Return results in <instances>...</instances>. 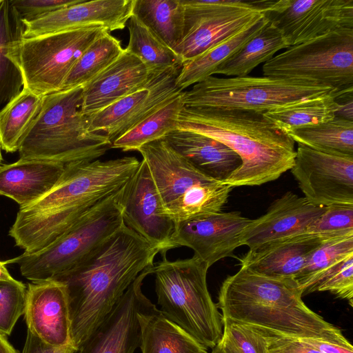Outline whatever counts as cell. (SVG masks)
I'll return each instance as SVG.
<instances>
[{"instance_id":"cell-23","label":"cell","mask_w":353,"mask_h":353,"mask_svg":"<svg viewBox=\"0 0 353 353\" xmlns=\"http://www.w3.org/2000/svg\"><path fill=\"white\" fill-rule=\"evenodd\" d=\"M323 240L307 232L274 240L249 250L239 259L240 265L263 276L295 280L307 256Z\"/></svg>"},{"instance_id":"cell-50","label":"cell","mask_w":353,"mask_h":353,"mask_svg":"<svg viewBox=\"0 0 353 353\" xmlns=\"http://www.w3.org/2000/svg\"><path fill=\"white\" fill-rule=\"evenodd\" d=\"M1 150H2V147H1V141H0V165H1V161H2Z\"/></svg>"},{"instance_id":"cell-9","label":"cell","mask_w":353,"mask_h":353,"mask_svg":"<svg viewBox=\"0 0 353 353\" xmlns=\"http://www.w3.org/2000/svg\"><path fill=\"white\" fill-rule=\"evenodd\" d=\"M265 77L305 80L331 88L336 97L353 92V29H342L290 46L263 63Z\"/></svg>"},{"instance_id":"cell-45","label":"cell","mask_w":353,"mask_h":353,"mask_svg":"<svg viewBox=\"0 0 353 353\" xmlns=\"http://www.w3.org/2000/svg\"><path fill=\"white\" fill-rule=\"evenodd\" d=\"M321 353H353L351 343L342 335L339 337L302 338Z\"/></svg>"},{"instance_id":"cell-43","label":"cell","mask_w":353,"mask_h":353,"mask_svg":"<svg viewBox=\"0 0 353 353\" xmlns=\"http://www.w3.org/2000/svg\"><path fill=\"white\" fill-rule=\"evenodd\" d=\"M81 0H10L22 22L37 19Z\"/></svg>"},{"instance_id":"cell-2","label":"cell","mask_w":353,"mask_h":353,"mask_svg":"<svg viewBox=\"0 0 353 353\" xmlns=\"http://www.w3.org/2000/svg\"><path fill=\"white\" fill-rule=\"evenodd\" d=\"M158 253L124 224L87 260L52 279L65 288L74 347L104 321L138 276L154 265Z\"/></svg>"},{"instance_id":"cell-21","label":"cell","mask_w":353,"mask_h":353,"mask_svg":"<svg viewBox=\"0 0 353 353\" xmlns=\"http://www.w3.org/2000/svg\"><path fill=\"white\" fill-rule=\"evenodd\" d=\"M138 152L148 167L168 215L193 188L216 181L201 173L164 139L147 143Z\"/></svg>"},{"instance_id":"cell-8","label":"cell","mask_w":353,"mask_h":353,"mask_svg":"<svg viewBox=\"0 0 353 353\" xmlns=\"http://www.w3.org/2000/svg\"><path fill=\"white\" fill-rule=\"evenodd\" d=\"M334 90L317 83L269 77L210 76L183 91V106L265 112L280 105Z\"/></svg>"},{"instance_id":"cell-18","label":"cell","mask_w":353,"mask_h":353,"mask_svg":"<svg viewBox=\"0 0 353 353\" xmlns=\"http://www.w3.org/2000/svg\"><path fill=\"white\" fill-rule=\"evenodd\" d=\"M134 0H81L77 3L23 22V38H32L92 26L108 32L123 30L132 14Z\"/></svg>"},{"instance_id":"cell-1","label":"cell","mask_w":353,"mask_h":353,"mask_svg":"<svg viewBox=\"0 0 353 353\" xmlns=\"http://www.w3.org/2000/svg\"><path fill=\"white\" fill-rule=\"evenodd\" d=\"M140 161L134 157L75 162L65 165L54 187L21 207L9 235L23 253L48 246L131 178Z\"/></svg>"},{"instance_id":"cell-5","label":"cell","mask_w":353,"mask_h":353,"mask_svg":"<svg viewBox=\"0 0 353 353\" xmlns=\"http://www.w3.org/2000/svg\"><path fill=\"white\" fill-rule=\"evenodd\" d=\"M83 86L43 97L41 110L18 150L19 159L46 160L65 165L98 159L111 148L101 133L88 130L82 114Z\"/></svg>"},{"instance_id":"cell-49","label":"cell","mask_w":353,"mask_h":353,"mask_svg":"<svg viewBox=\"0 0 353 353\" xmlns=\"http://www.w3.org/2000/svg\"><path fill=\"white\" fill-rule=\"evenodd\" d=\"M210 353H225L224 351L223 350L222 347H221V345H219V343H218L215 347H214L212 349V351Z\"/></svg>"},{"instance_id":"cell-34","label":"cell","mask_w":353,"mask_h":353,"mask_svg":"<svg viewBox=\"0 0 353 353\" xmlns=\"http://www.w3.org/2000/svg\"><path fill=\"white\" fill-rule=\"evenodd\" d=\"M288 134L299 145L353 157V121L335 116L328 121L294 129Z\"/></svg>"},{"instance_id":"cell-25","label":"cell","mask_w":353,"mask_h":353,"mask_svg":"<svg viewBox=\"0 0 353 353\" xmlns=\"http://www.w3.org/2000/svg\"><path fill=\"white\" fill-rule=\"evenodd\" d=\"M65 165L46 160L22 159L0 165V195L20 208L31 204L48 192L64 172Z\"/></svg>"},{"instance_id":"cell-15","label":"cell","mask_w":353,"mask_h":353,"mask_svg":"<svg viewBox=\"0 0 353 353\" xmlns=\"http://www.w3.org/2000/svg\"><path fill=\"white\" fill-rule=\"evenodd\" d=\"M181 67L156 74L144 87L88 117L91 132H104L114 141L181 93L176 79Z\"/></svg>"},{"instance_id":"cell-6","label":"cell","mask_w":353,"mask_h":353,"mask_svg":"<svg viewBox=\"0 0 353 353\" xmlns=\"http://www.w3.org/2000/svg\"><path fill=\"white\" fill-rule=\"evenodd\" d=\"M210 267L198 257L169 261L152 268L161 312L200 343L212 349L222 335L221 315L207 285Z\"/></svg>"},{"instance_id":"cell-14","label":"cell","mask_w":353,"mask_h":353,"mask_svg":"<svg viewBox=\"0 0 353 353\" xmlns=\"http://www.w3.org/2000/svg\"><path fill=\"white\" fill-rule=\"evenodd\" d=\"M120 203L125 225L158 248L162 256L174 248L176 223L168 214L143 159L123 187Z\"/></svg>"},{"instance_id":"cell-29","label":"cell","mask_w":353,"mask_h":353,"mask_svg":"<svg viewBox=\"0 0 353 353\" xmlns=\"http://www.w3.org/2000/svg\"><path fill=\"white\" fill-rule=\"evenodd\" d=\"M24 25L10 0L0 1V108L16 97L23 88L22 75L8 57L9 48L23 38Z\"/></svg>"},{"instance_id":"cell-39","label":"cell","mask_w":353,"mask_h":353,"mask_svg":"<svg viewBox=\"0 0 353 353\" xmlns=\"http://www.w3.org/2000/svg\"><path fill=\"white\" fill-rule=\"evenodd\" d=\"M353 254V234L324 239L307 256L295 279L303 293L325 270Z\"/></svg>"},{"instance_id":"cell-7","label":"cell","mask_w":353,"mask_h":353,"mask_svg":"<svg viewBox=\"0 0 353 353\" xmlns=\"http://www.w3.org/2000/svg\"><path fill=\"white\" fill-rule=\"evenodd\" d=\"M122 189L103 199L48 246L23 253L12 259V263H17L21 275L32 282L52 279L81 264L125 224Z\"/></svg>"},{"instance_id":"cell-26","label":"cell","mask_w":353,"mask_h":353,"mask_svg":"<svg viewBox=\"0 0 353 353\" xmlns=\"http://www.w3.org/2000/svg\"><path fill=\"white\" fill-rule=\"evenodd\" d=\"M141 353H208V348L165 316L156 305L138 314Z\"/></svg>"},{"instance_id":"cell-4","label":"cell","mask_w":353,"mask_h":353,"mask_svg":"<svg viewBox=\"0 0 353 353\" xmlns=\"http://www.w3.org/2000/svg\"><path fill=\"white\" fill-rule=\"evenodd\" d=\"M294 279H279L241 267L219 290L221 317L248 323L298 338L339 337L341 330L311 310Z\"/></svg>"},{"instance_id":"cell-35","label":"cell","mask_w":353,"mask_h":353,"mask_svg":"<svg viewBox=\"0 0 353 353\" xmlns=\"http://www.w3.org/2000/svg\"><path fill=\"white\" fill-rule=\"evenodd\" d=\"M126 26L129 41L125 50L138 57L152 74L181 67L179 56L136 16L132 14Z\"/></svg>"},{"instance_id":"cell-13","label":"cell","mask_w":353,"mask_h":353,"mask_svg":"<svg viewBox=\"0 0 353 353\" xmlns=\"http://www.w3.org/2000/svg\"><path fill=\"white\" fill-rule=\"evenodd\" d=\"M290 170L311 203L353 206V157L299 145Z\"/></svg>"},{"instance_id":"cell-22","label":"cell","mask_w":353,"mask_h":353,"mask_svg":"<svg viewBox=\"0 0 353 353\" xmlns=\"http://www.w3.org/2000/svg\"><path fill=\"white\" fill-rule=\"evenodd\" d=\"M155 75L124 49L116 61L83 86L82 114L90 117L145 86Z\"/></svg>"},{"instance_id":"cell-17","label":"cell","mask_w":353,"mask_h":353,"mask_svg":"<svg viewBox=\"0 0 353 353\" xmlns=\"http://www.w3.org/2000/svg\"><path fill=\"white\" fill-rule=\"evenodd\" d=\"M251 221L239 212H221L181 221L176 223L173 244L174 248H191L194 256L210 267L234 256V251L242 245V234Z\"/></svg>"},{"instance_id":"cell-3","label":"cell","mask_w":353,"mask_h":353,"mask_svg":"<svg viewBox=\"0 0 353 353\" xmlns=\"http://www.w3.org/2000/svg\"><path fill=\"white\" fill-rule=\"evenodd\" d=\"M177 128L218 140L239 156L241 166L223 182L232 188L274 181L294 163V141L263 112L183 106Z\"/></svg>"},{"instance_id":"cell-20","label":"cell","mask_w":353,"mask_h":353,"mask_svg":"<svg viewBox=\"0 0 353 353\" xmlns=\"http://www.w3.org/2000/svg\"><path fill=\"white\" fill-rule=\"evenodd\" d=\"M304 196L288 191L274 201L266 212L252 219L242 234V245L249 250L279 239L305 233L325 210Z\"/></svg>"},{"instance_id":"cell-44","label":"cell","mask_w":353,"mask_h":353,"mask_svg":"<svg viewBox=\"0 0 353 353\" xmlns=\"http://www.w3.org/2000/svg\"><path fill=\"white\" fill-rule=\"evenodd\" d=\"M269 353H321L302 338L278 334L272 342Z\"/></svg>"},{"instance_id":"cell-48","label":"cell","mask_w":353,"mask_h":353,"mask_svg":"<svg viewBox=\"0 0 353 353\" xmlns=\"http://www.w3.org/2000/svg\"><path fill=\"white\" fill-rule=\"evenodd\" d=\"M5 336L0 333V353H18Z\"/></svg>"},{"instance_id":"cell-40","label":"cell","mask_w":353,"mask_h":353,"mask_svg":"<svg viewBox=\"0 0 353 353\" xmlns=\"http://www.w3.org/2000/svg\"><path fill=\"white\" fill-rule=\"evenodd\" d=\"M328 291L338 298L353 303V254L347 256L321 273L303 294Z\"/></svg>"},{"instance_id":"cell-47","label":"cell","mask_w":353,"mask_h":353,"mask_svg":"<svg viewBox=\"0 0 353 353\" xmlns=\"http://www.w3.org/2000/svg\"><path fill=\"white\" fill-rule=\"evenodd\" d=\"M12 263V259L6 261H0V281H14V279L6 268V265Z\"/></svg>"},{"instance_id":"cell-28","label":"cell","mask_w":353,"mask_h":353,"mask_svg":"<svg viewBox=\"0 0 353 353\" xmlns=\"http://www.w3.org/2000/svg\"><path fill=\"white\" fill-rule=\"evenodd\" d=\"M337 109L334 92L301 99L263 112L264 117L285 133L332 119Z\"/></svg>"},{"instance_id":"cell-41","label":"cell","mask_w":353,"mask_h":353,"mask_svg":"<svg viewBox=\"0 0 353 353\" xmlns=\"http://www.w3.org/2000/svg\"><path fill=\"white\" fill-rule=\"evenodd\" d=\"M26 287L21 281H0V333L10 334L24 314Z\"/></svg>"},{"instance_id":"cell-31","label":"cell","mask_w":353,"mask_h":353,"mask_svg":"<svg viewBox=\"0 0 353 353\" xmlns=\"http://www.w3.org/2000/svg\"><path fill=\"white\" fill-rule=\"evenodd\" d=\"M289 47L281 32L268 21L239 52L223 62L214 74L248 76L260 63L271 59L276 52Z\"/></svg>"},{"instance_id":"cell-51","label":"cell","mask_w":353,"mask_h":353,"mask_svg":"<svg viewBox=\"0 0 353 353\" xmlns=\"http://www.w3.org/2000/svg\"><path fill=\"white\" fill-rule=\"evenodd\" d=\"M1 1V0H0Z\"/></svg>"},{"instance_id":"cell-42","label":"cell","mask_w":353,"mask_h":353,"mask_svg":"<svg viewBox=\"0 0 353 353\" xmlns=\"http://www.w3.org/2000/svg\"><path fill=\"white\" fill-rule=\"evenodd\" d=\"M306 232L327 239L353 234V206L332 205L307 229Z\"/></svg>"},{"instance_id":"cell-27","label":"cell","mask_w":353,"mask_h":353,"mask_svg":"<svg viewBox=\"0 0 353 353\" xmlns=\"http://www.w3.org/2000/svg\"><path fill=\"white\" fill-rule=\"evenodd\" d=\"M264 15L193 59L183 63L176 79L181 90L214 74L215 70L239 52L268 23Z\"/></svg>"},{"instance_id":"cell-33","label":"cell","mask_w":353,"mask_h":353,"mask_svg":"<svg viewBox=\"0 0 353 353\" xmlns=\"http://www.w3.org/2000/svg\"><path fill=\"white\" fill-rule=\"evenodd\" d=\"M183 91L114 141L111 148L138 150L147 143L163 139L176 129L183 107Z\"/></svg>"},{"instance_id":"cell-11","label":"cell","mask_w":353,"mask_h":353,"mask_svg":"<svg viewBox=\"0 0 353 353\" xmlns=\"http://www.w3.org/2000/svg\"><path fill=\"white\" fill-rule=\"evenodd\" d=\"M184 33L174 49L183 63L239 32L263 13L254 1L182 0Z\"/></svg>"},{"instance_id":"cell-19","label":"cell","mask_w":353,"mask_h":353,"mask_svg":"<svg viewBox=\"0 0 353 353\" xmlns=\"http://www.w3.org/2000/svg\"><path fill=\"white\" fill-rule=\"evenodd\" d=\"M23 314L28 330L47 345H72L67 294L60 281L28 283Z\"/></svg>"},{"instance_id":"cell-37","label":"cell","mask_w":353,"mask_h":353,"mask_svg":"<svg viewBox=\"0 0 353 353\" xmlns=\"http://www.w3.org/2000/svg\"><path fill=\"white\" fill-rule=\"evenodd\" d=\"M233 188L219 181L202 183L193 188L174 207L170 217L181 221L219 213Z\"/></svg>"},{"instance_id":"cell-10","label":"cell","mask_w":353,"mask_h":353,"mask_svg":"<svg viewBox=\"0 0 353 353\" xmlns=\"http://www.w3.org/2000/svg\"><path fill=\"white\" fill-rule=\"evenodd\" d=\"M105 31L103 26H92L22 38L9 48L7 55L19 69L23 88L44 97L61 90L77 61Z\"/></svg>"},{"instance_id":"cell-32","label":"cell","mask_w":353,"mask_h":353,"mask_svg":"<svg viewBox=\"0 0 353 353\" xmlns=\"http://www.w3.org/2000/svg\"><path fill=\"white\" fill-rule=\"evenodd\" d=\"M43 97L23 88L0 110V141L7 152L19 150L32 122L39 114Z\"/></svg>"},{"instance_id":"cell-30","label":"cell","mask_w":353,"mask_h":353,"mask_svg":"<svg viewBox=\"0 0 353 353\" xmlns=\"http://www.w3.org/2000/svg\"><path fill=\"white\" fill-rule=\"evenodd\" d=\"M132 14L173 50L183 37L182 0H134Z\"/></svg>"},{"instance_id":"cell-24","label":"cell","mask_w":353,"mask_h":353,"mask_svg":"<svg viewBox=\"0 0 353 353\" xmlns=\"http://www.w3.org/2000/svg\"><path fill=\"white\" fill-rule=\"evenodd\" d=\"M163 139L201 173L214 181L225 182L241 165L236 152L204 134L176 128Z\"/></svg>"},{"instance_id":"cell-16","label":"cell","mask_w":353,"mask_h":353,"mask_svg":"<svg viewBox=\"0 0 353 353\" xmlns=\"http://www.w3.org/2000/svg\"><path fill=\"white\" fill-rule=\"evenodd\" d=\"M152 267L138 276L76 353H134L141 340L138 314L154 305L142 291L143 281L152 274Z\"/></svg>"},{"instance_id":"cell-38","label":"cell","mask_w":353,"mask_h":353,"mask_svg":"<svg viewBox=\"0 0 353 353\" xmlns=\"http://www.w3.org/2000/svg\"><path fill=\"white\" fill-rule=\"evenodd\" d=\"M222 335L219 342L225 353H269L279 332L248 323L221 317Z\"/></svg>"},{"instance_id":"cell-12","label":"cell","mask_w":353,"mask_h":353,"mask_svg":"<svg viewBox=\"0 0 353 353\" xmlns=\"http://www.w3.org/2000/svg\"><path fill=\"white\" fill-rule=\"evenodd\" d=\"M290 47L342 29H353V0L254 1Z\"/></svg>"},{"instance_id":"cell-36","label":"cell","mask_w":353,"mask_h":353,"mask_svg":"<svg viewBox=\"0 0 353 353\" xmlns=\"http://www.w3.org/2000/svg\"><path fill=\"white\" fill-rule=\"evenodd\" d=\"M123 51L121 41L108 31L104 32L77 61L61 90L83 86L116 61Z\"/></svg>"},{"instance_id":"cell-46","label":"cell","mask_w":353,"mask_h":353,"mask_svg":"<svg viewBox=\"0 0 353 353\" xmlns=\"http://www.w3.org/2000/svg\"><path fill=\"white\" fill-rule=\"evenodd\" d=\"M77 351L72 345L63 347L47 345L28 330L22 353H76Z\"/></svg>"}]
</instances>
